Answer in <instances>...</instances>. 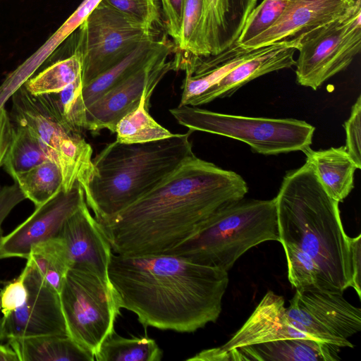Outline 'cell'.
Wrapping results in <instances>:
<instances>
[{
	"label": "cell",
	"instance_id": "obj_25",
	"mask_svg": "<svg viewBox=\"0 0 361 361\" xmlns=\"http://www.w3.org/2000/svg\"><path fill=\"white\" fill-rule=\"evenodd\" d=\"M27 261L60 294L72 267L66 245L57 236L35 245Z\"/></svg>",
	"mask_w": 361,
	"mask_h": 361
},
{
	"label": "cell",
	"instance_id": "obj_2",
	"mask_svg": "<svg viewBox=\"0 0 361 361\" xmlns=\"http://www.w3.org/2000/svg\"><path fill=\"white\" fill-rule=\"evenodd\" d=\"M108 276L121 308L145 327L180 333L217 320L228 284V271L169 253L113 252Z\"/></svg>",
	"mask_w": 361,
	"mask_h": 361
},
{
	"label": "cell",
	"instance_id": "obj_17",
	"mask_svg": "<svg viewBox=\"0 0 361 361\" xmlns=\"http://www.w3.org/2000/svg\"><path fill=\"white\" fill-rule=\"evenodd\" d=\"M298 42L281 41L262 47L255 55L235 66L216 84L195 99L190 106L207 104L217 98L231 96L248 82L267 73L294 66Z\"/></svg>",
	"mask_w": 361,
	"mask_h": 361
},
{
	"label": "cell",
	"instance_id": "obj_21",
	"mask_svg": "<svg viewBox=\"0 0 361 361\" xmlns=\"http://www.w3.org/2000/svg\"><path fill=\"white\" fill-rule=\"evenodd\" d=\"M302 152L328 195L343 202L353 189L354 173L358 169L345 146L319 150L309 147Z\"/></svg>",
	"mask_w": 361,
	"mask_h": 361
},
{
	"label": "cell",
	"instance_id": "obj_6",
	"mask_svg": "<svg viewBox=\"0 0 361 361\" xmlns=\"http://www.w3.org/2000/svg\"><path fill=\"white\" fill-rule=\"evenodd\" d=\"M191 132L202 131L240 140L264 155L303 151L310 147L314 127L294 118L250 117L217 113L190 105L169 109Z\"/></svg>",
	"mask_w": 361,
	"mask_h": 361
},
{
	"label": "cell",
	"instance_id": "obj_28",
	"mask_svg": "<svg viewBox=\"0 0 361 361\" xmlns=\"http://www.w3.org/2000/svg\"><path fill=\"white\" fill-rule=\"evenodd\" d=\"M163 351L155 340L146 337L125 338L115 332L102 343L97 361H160Z\"/></svg>",
	"mask_w": 361,
	"mask_h": 361
},
{
	"label": "cell",
	"instance_id": "obj_3",
	"mask_svg": "<svg viewBox=\"0 0 361 361\" xmlns=\"http://www.w3.org/2000/svg\"><path fill=\"white\" fill-rule=\"evenodd\" d=\"M275 200L281 245H295L313 259L322 289L343 293L350 288L349 236L339 202L325 191L309 164L286 173Z\"/></svg>",
	"mask_w": 361,
	"mask_h": 361
},
{
	"label": "cell",
	"instance_id": "obj_24",
	"mask_svg": "<svg viewBox=\"0 0 361 361\" xmlns=\"http://www.w3.org/2000/svg\"><path fill=\"white\" fill-rule=\"evenodd\" d=\"M82 87L81 75L58 92L33 96L64 127L80 134L86 126L87 107Z\"/></svg>",
	"mask_w": 361,
	"mask_h": 361
},
{
	"label": "cell",
	"instance_id": "obj_27",
	"mask_svg": "<svg viewBox=\"0 0 361 361\" xmlns=\"http://www.w3.org/2000/svg\"><path fill=\"white\" fill-rule=\"evenodd\" d=\"M13 133L3 166L11 176L49 160L39 137L27 126L13 124Z\"/></svg>",
	"mask_w": 361,
	"mask_h": 361
},
{
	"label": "cell",
	"instance_id": "obj_5",
	"mask_svg": "<svg viewBox=\"0 0 361 361\" xmlns=\"http://www.w3.org/2000/svg\"><path fill=\"white\" fill-rule=\"evenodd\" d=\"M280 241L275 197L243 198L213 214L192 238L166 253L228 271L247 250Z\"/></svg>",
	"mask_w": 361,
	"mask_h": 361
},
{
	"label": "cell",
	"instance_id": "obj_39",
	"mask_svg": "<svg viewBox=\"0 0 361 361\" xmlns=\"http://www.w3.org/2000/svg\"><path fill=\"white\" fill-rule=\"evenodd\" d=\"M361 235L357 237H349L350 243V266L352 271V283L350 287L353 288L360 298L361 288Z\"/></svg>",
	"mask_w": 361,
	"mask_h": 361
},
{
	"label": "cell",
	"instance_id": "obj_10",
	"mask_svg": "<svg viewBox=\"0 0 361 361\" xmlns=\"http://www.w3.org/2000/svg\"><path fill=\"white\" fill-rule=\"evenodd\" d=\"M361 49V3L345 16L305 34L298 41L296 81L317 90L345 70Z\"/></svg>",
	"mask_w": 361,
	"mask_h": 361
},
{
	"label": "cell",
	"instance_id": "obj_31",
	"mask_svg": "<svg viewBox=\"0 0 361 361\" xmlns=\"http://www.w3.org/2000/svg\"><path fill=\"white\" fill-rule=\"evenodd\" d=\"M82 75L80 56L71 54L59 59L37 75L27 80L23 85L32 95L58 92Z\"/></svg>",
	"mask_w": 361,
	"mask_h": 361
},
{
	"label": "cell",
	"instance_id": "obj_4",
	"mask_svg": "<svg viewBox=\"0 0 361 361\" xmlns=\"http://www.w3.org/2000/svg\"><path fill=\"white\" fill-rule=\"evenodd\" d=\"M190 133L142 143L108 144L92 159L94 173L84 191L99 222H104L156 188L193 155Z\"/></svg>",
	"mask_w": 361,
	"mask_h": 361
},
{
	"label": "cell",
	"instance_id": "obj_23",
	"mask_svg": "<svg viewBox=\"0 0 361 361\" xmlns=\"http://www.w3.org/2000/svg\"><path fill=\"white\" fill-rule=\"evenodd\" d=\"M8 343L20 361H93L94 356L70 336L9 338Z\"/></svg>",
	"mask_w": 361,
	"mask_h": 361
},
{
	"label": "cell",
	"instance_id": "obj_14",
	"mask_svg": "<svg viewBox=\"0 0 361 361\" xmlns=\"http://www.w3.org/2000/svg\"><path fill=\"white\" fill-rule=\"evenodd\" d=\"M85 202L78 183L68 191L61 190L42 205L14 230L0 240V259H27L32 247L57 237L66 221Z\"/></svg>",
	"mask_w": 361,
	"mask_h": 361
},
{
	"label": "cell",
	"instance_id": "obj_18",
	"mask_svg": "<svg viewBox=\"0 0 361 361\" xmlns=\"http://www.w3.org/2000/svg\"><path fill=\"white\" fill-rule=\"evenodd\" d=\"M284 305L283 296L268 290L240 329L216 348L226 351L279 339L311 338L291 323Z\"/></svg>",
	"mask_w": 361,
	"mask_h": 361
},
{
	"label": "cell",
	"instance_id": "obj_35",
	"mask_svg": "<svg viewBox=\"0 0 361 361\" xmlns=\"http://www.w3.org/2000/svg\"><path fill=\"white\" fill-rule=\"evenodd\" d=\"M346 140L345 148L358 169H361V96L353 104L349 118L344 123Z\"/></svg>",
	"mask_w": 361,
	"mask_h": 361
},
{
	"label": "cell",
	"instance_id": "obj_37",
	"mask_svg": "<svg viewBox=\"0 0 361 361\" xmlns=\"http://www.w3.org/2000/svg\"><path fill=\"white\" fill-rule=\"evenodd\" d=\"M185 0H161L167 35L173 40L176 48L180 42Z\"/></svg>",
	"mask_w": 361,
	"mask_h": 361
},
{
	"label": "cell",
	"instance_id": "obj_9",
	"mask_svg": "<svg viewBox=\"0 0 361 361\" xmlns=\"http://www.w3.org/2000/svg\"><path fill=\"white\" fill-rule=\"evenodd\" d=\"M12 97V120L39 139L49 160L61 169L65 191L78 183L85 191L94 173L92 149L81 136L64 127L21 85Z\"/></svg>",
	"mask_w": 361,
	"mask_h": 361
},
{
	"label": "cell",
	"instance_id": "obj_26",
	"mask_svg": "<svg viewBox=\"0 0 361 361\" xmlns=\"http://www.w3.org/2000/svg\"><path fill=\"white\" fill-rule=\"evenodd\" d=\"M150 97L146 92L139 105L117 123L115 129L117 141L123 143H142L159 140L173 135L159 124L149 114Z\"/></svg>",
	"mask_w": 361,
	"mask_h": 361
},
{
	"label": "cell",
	"instance_id": "obj_32",
	"mask_svg": "<svg viewBox=\"0 0 361 361\" xmlns=\"http://www.w3.org/2000/svg\"><path fill=\"white\" fill-rule=\"evenodd\" d=\"M286 257L288 278L295 289L321 288L320 272L313 259L295 245L282 244Z\"/></svg>",
	"mask_w": 361,
	"mask_h": 361
},
{
	"label": "cell",
	"instance_id": "obj_40",
	"mask_svg": "<svg viewBox=\"0 0 361 361\" xmlns=\"http://www.w3.org/2000/svg\"><path fill=\"white\" fill-rule=\"evenodd\" d=\"M14 125L4 106L0 108V166L11 142Z\"/></svg>",
	"mask_w": 361,
	"mask_h": 361
},
{
	"label": "cell",
	"instance_id": "obj_34",
	"mask_svg": "<svg viewBox=\"0 0 361 361\" xmlns=\"http://www.w3.org/2000/svg\"><path fill=\"white\" fill-rule=\"evenodd\" d=\"M130 19L147 27H162L159 3L157 0H102Z\"/></svg>",
	"mask_w": 361,
	"mask_h": 361
},
{
	"label": "cell",
	"instance_id": "obj_12",
	"mask_svg": "<svg viewBox=\"0 0 361 361\" xmlns=\"http://www.w3.org/2000/svg\"><path fill=\"white\" fill-rule=\"evenodd\" d=\"M173 44L171 43L149 63L90 105L86 110L85 129L93 133L102 129L115 133L118 121L139 105L143 94L146 92L151 98L164 76L175 70L174 59L168 60L175 51Z\"/></svg>",
	"mask_w": 361,
	"mask_h": 361
},
{
	"label": "cell",
	"instance_id": "obj_36",
	"mask_svg": "<svg viewBox=\"0 0 361 361\" xmlns=\"http://www.w3.org/2000/svg\"><path fill=\"white\" fill-rule=\"evenodd\" d=\"M27 269L25 267L17 279L8 283L0 292L1 312L4 319L21 307L27 300L25 284Z\"/></svg>",
	"mask_w": 361,
	"mask_h": 361
},
{
	"label": "cell",
	"instance_id": "obj_11",
	"mask_svg": "<svg viewBox=\"0 0 361 361\" xmlns=\"http://www.w3.org/2000/svg\"><path fill=\"white\" fill-rule=\"evenodd\" d=\"M286 307L291 323L312 338L339 348H353L348 340L361 329V309L341 292L317 287L295 289Z\"/></svg>",
	"mask_w": 361,
	"mask_h": 361
},
{
	"label": "cell",
	"instance_id": "obj_29",
	"mask_svg": "<svg viewBox=\"0 0 361 361\" xmlns=\"http://www.w3.org/2000/svg\"><path fill=\"white\" fill-rule=\"evenodd\" d=\"M26 199L39 207L63 189V176L59 166L48 160L30 170L11 176Z\"/></svg>",
	"mask_w": 361,
	"mask_h": 361
},
{
	"label": "cell",
	"instance_id": "obj_33",
	"mask_svg": "<svg viewBox=\"0 0 361 361\" xmlns=\"http://www.w3.org/2000/svg\"><path fill=\"white\" fill-rule=\"evenodd\" d=\"M288 0H263L247 17L236 42L243 47L271 27L283 14Z\"/></svg>",
	"mask_w": 361,
	"mask_h": 361
},
{
	"label": "cell",
	"instance_id": "obj_20",
	"mask_svg": "<svg viewBox=\"0 0 361 361\" xmlns=\"http://www.w3.org/2000/svg\"><path fill=\"white\" fill-rule=\"evenodd\" d=\"M257 0H204L206 37L210 55L235 43Z\"/></svg>",
	"mask_w": 361,
	"mask_h": 361
},
{
	"label": "cell",
	"instance_id": "obj_16",
	"mask_svg": "<svg viewBox=\"0 0 361 361\" xmlns=\"http://www.w3.org/2000/svg\"><path fill=\"white\" fill-rule=\"evenodd\" d=\"M58 236L66 245L72 267L87 268L109 280L111 246L101 224L91 214L86 201L66 221Z\"/></svg>",
	"mask_w": 361,
	"mask_h": 361
},
{
	"label": "cell",
	"instance_id": "obj_41",
	"mask_svg": "<svg viewBox=\"0 0 361 361\" xmlns=\"http://www.w3.org/2000/svg\"><path fill=\"white\" fill-rule=\"evenodd\" d=\"M0 361H20L16 351L8 343L0 344Z\"/></svg>",
	"mask_w": 361,
	"mask_h": 361
},
{
	"label": "cell",
	"instance_id": "obj_38",
	"mask_svg": "<svg viewBox=\"0 0 361 361\" xmlns=\"http://www.w3.org/2000/svg\"><path fill=\"white\" fill-rule=\"evenodd\" d=\"M25 199V195L16 183L0 188V240L4 236L2 225L6 217L16 206Z\"/></svg>",
	"mask_w": 361,
	"mask_h": 361
},
{
	"label": "cell",
	"instance_id": "obj_19",
	"mask_svg": "<svg viewBox=\"0 0 361 361\" xmlns=\"http://www.w3.org/2000/svg\"><path fill=\"white\" fill-rule=\"evenodd\" d=\"M218 350V348H216ZM228 360L336 361L339 347L311 338H290L220 351Z\"/></svg>",
	"mask_w": 361,
	"mask_h": 361
},
{
	"label": "cell",
	"instance_id": "obj_43",
	"mask_svg": "<svg viewBox=\"0 0 361 361\" xmlns=\"http://www.w3.org/2000/svg\"><path fill=\"white\" fill-rule=\"evenodd\" d=\"M0 312H1V300H0Z\"/></svg>",
	"mask_w": 361,
	"mask_h": 361
},
{
	"label": "cell",
	"instance_id": "obj_22",
	"mask_svg": "<svg viewBox=\"0 0 361 361\" xmlns=\"http://www.w3.org/2000/svg\"><path fill=\"white\" fill-rule=\"evenodd\" d=\"M171 43L167 34L142 41L121 61L83 85L82 95L86 107L149 63Z\"/></svg>",
	"mask_w": 361,
	"mask_h": 361
},
{
	"label": "cell",
	"instance_id": "obj_13",
	"mask_svg": "<svg viewBox=\"0 0 361 361\" xmlns=\"http://www.w3.org/2000/svg\"><path fill=\"white\" fill-rule=\"evenodd\" d=\"M25 267L27 300L7 318H3L6 339L68 336L59 293L27 261Z\"/></svg>",
	"mask_w": 361,
	"mask_h": 361
},
{
	"label": "cell",
	"instance_id": "obj_42",
	"mask_svg": "<svg viewBox=\"0 0 361 361\" xmlns=\"http://www.w3.org/2000/svg\"><path fill=\"white\" fill-rule=\"evenodd\" d=\"M6 339V335L4 326V319L3 317L0 316V342Z\"/></svg>",
	"mask_w": 361,
	"mask_h": 361
},
{
	"label": "cell",
	"instance_id": "obj_7",
	"mask_svg": "<svg viewBox=\"0 0 361 361\" xmlns=\"http://www.w3.org/2000/svg\"><path fill=\"white\" fill-rule=\"evenodd\" d=\"M68 336L94 356L114 331L121 314L109 280L82 267H72L59 294Z\"/></svg>",
	"mask_w": 361,
	"mask_h": 361
},
{
	"label": "cell",
	"instance_id": "obj_15",
	"mask_svg": "<svg viewBox=\"0 0 361 361\" xmlns=\"http://www.w3.org/2000/svg\"><path fill=\"white\" fill-rule=\"evenodd\" d=\"M360 3L361 0H288L277 21L243 48L257 49L281 41L298 42L305 34L345 16Z\"/></svg>",
	"mask_w": 361,
	"mask_h": 361
},
{
	"label": "cell",
	"instance_id": "obj_1",
	"mask_svg": "<svg viewBox=\"0 0 361 361\" xmlns=\"http://www.w3.org/2000/svg\"><path fill=\"white\" fill-rule=\"evenodd\" d=\"M247 192L241 176L193 154L152 190L99 224L115 254L166 253Z\"/></svg>",
	"mask_w": 361,
	"mask_h": 361
},
{
	"label": "cell",
	"instance_id": "obj_30",
	"mask_svg": "<svg viewBox=\"0 0 361 361\" xmlns=\"http://www.w3.org/2000/svg\"><path fill=\"white\" fill-rule=\"evenodd\" d=\"M175 51L196 56L210 55L206 37L204 0H185L180 42Z\"/></svg>",
	"mask_w": 361,
	"mask_h": 361
},
{
	"label": "cell",
	"instance_id": "obj_8",
	"mask_svg": "<svg viewBox=\"0 0 361 361\" xmlns=\"http://www.w3.org/2000/svg\"><path fill=\"white\" fill-rule=\"evenodd\" d=\"M78 34L73 54L80 58L85 85L121 61L142 41L160 36L161 30L130 19L102 0L78 27Z\"/></svg>",
	"mask_w": 361,
	"mask_h": 361
}]
</instances>
